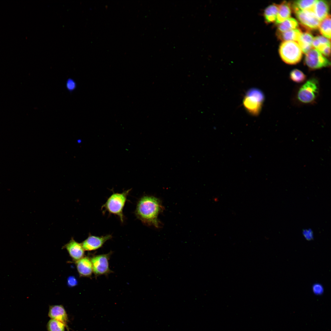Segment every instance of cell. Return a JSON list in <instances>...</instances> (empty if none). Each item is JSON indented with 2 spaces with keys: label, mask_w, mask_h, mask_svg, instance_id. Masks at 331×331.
Returning a JSON list of instances; mask_svg holds the SVG:
<instances>
[{
  "label": "cell",
  "mask_w": 331,
  "mask_h": 331,
  "mask_svg": "<svg viewBox=\"0 0 331 331\" xmlns=\"http://www.w3.org/2000/svg\"><path fill=\"white\" fill-rule=\"evenodd\" d=\"M291 10L290 3L286 1H283L279 5V10L276 23L278 24L285 20L290 17Z\"/></svg>",
  "instance_id": "cell-15"
},
{
  "label": "cell",
  "mask_w": 331,
  "mask_h": 331,
  "mask_svg": "<svg viewBox=\"0 0 331 331\" xmlns=\"http://www.w3.org/2000/svg\"><path fill=\"white\" fill-rule=\"evenodd\" d=\"M72 258L76 261L83 257L84 251L81 243H79L72 238L64 246Z\"/></svg>",
  "instance_id": "cell-10"
},
{
  "label": "cell",
  "mask_w": 331,
  "mask_h": 331,
  "mask_svg": "<svg viewBox=\"0 0 331 331\" xmlns=\"http://www.w3.org/2000/svg\"><path fill=\"white\" fill-rule=\"evenodd\" d=\"M66 86L67 89L68 91L72 92L76 88L77 84L73 79L69 78L66 81Z\"/></svg>",
  "instance_id": "cell-25"
},
{
  "label": "cell",
  "mask_w": 331,
  "mask_h": 331,
  "mask_svg": "<svg viewBox=\"0 0 331 331\" xmlns=\"http://www.w3.org/2000/svg\"><path fill=\"white\" fill-rule=\"evenodd\" d=\"M77 268L79 274L82 276H91L93 272L92 263L89 257H83L76 261Z\"/></svg>",
  "instance_id": "cell-11"
},
{
  "label": "cell",
  "mask_w": 331,
  "mask_h": 331,
  "mask_svg": "<svg viewBox=\"0 0 331 331\" xmlns=\"http://www.w3.org/2000/svg\"><path fill=\"white\" fill-rule=\"evenodd\" d=\"M277 32H283L296 29L298 26L297 21L294 18L290 17L278 24Z\"/></svg>",
  "instance_id": "cell-20"
},
{
  "label": "cell",
  "mask_w": 331,
  "mask_h": 331,
  "mask_svg": "<svg viewBox=\"0 0 331 331\" xmlns=\"http://www.w3.org/2000/svg\"><path fill=\"white\" fill-rule=\"evenodd\" d=\"M67 283L69 287H73L77 284L78 281L75 277L70 276L67 279Z\"/></svg>",
  "instance_id": "cell-27"
},
{
  "label": "cell",
  "mask_w": 331,
  "mask_h": 331,
  "mask_svg": "<svg viewBox=\"0 0 331 331\" xmlns=\"http://www.w3.org/2000/svg\"><path fill=\"white\" fill-rule=\"evenodd\" d=\"M162 209L159 199L153 196H145L138 201L135 213L143 223L158 227L159 223L158 217Z\"/></svg>",
  "instance_id": "cell-1"
},
{
  "label": "cell",
  "mask_w": 331,
  "mask_h": 331,
  "mask_svg": "<svg viewBox=\"0 0 331 331\" xmlns=\"http://www.w3.org/2000/svg\"><path fill=\"white\" fill-rule=\"evenodd\" d=\"M131 190L129 189L120 193H113L102 206V209L110 214L118 216L123 223L124 220L123 209L127 196Z\"/></svg>",
  "instance_id": "cell-3"
},
{
  "label": "cell",
  "mask_w": 331,
  "mask_h": 331,
  "mask_svg": "<svg viewBox=\"0 0 331 331\" xmlns=\"http://www.w3.org/2000/svg\"><path fill=\"white\" fill-rule=\"evenodd\" d=\"M282 60L289 64H295L301 60L302 52L298 44L293 41H285L280 45L279 49Z\"/></svg>",
  "instance_id": "cell-4"
},
{
  "label": "cell",
  "mask_w": 331,
  "mask_h": 331,
  "mask_svg": "<svg viewBox=\"0 0 331 331\" xmlns=\"http://www.w3.org/2000/svg\"><path fill=\"white\" fill-rule=\"evenodd\" d=\"M305 62L311 70H317L329 66L330 62L317 49L313 48L306 55Z\"/></svg>",
  "instance_id": "cell-5"
},
{
  "label": "cell",
  "mask_w": 331,
  "mask_h": 331,
  "mask_svg": "<svg viewBox=\"0 0 331 331\" xmlns=\"http://www.w3.org/2000/svg\"><path fill=\"white\" fill-rule=\"evenodd\" d=\"M112 237L111 234L101 236L90 235L81 244L85 250H94L102 247L107 241L111 239Z\"/></svg>",
  "instance_id": "cell-8"
},
{
  "label": "cell",
  "mask_w": 331,
  "mask_h": 331,
  "mask_svg": "<svg viewBox=\"0 0 331 331\" xmlns=\"http://www.w3.org/2000/svg\"><path fill=\"white\" fill-rule=\"evenodd\" d=\"M48 314L51 319L56 320L64 323L67 329H68L67 325L68 316L63 306L60 305L50 306Z\"/></svg>",
  "instance_id": "cell-9"
},
{
  "label": "cell",
  "mask_w": 331,
  "mask_h": 331,
  "mask_svg": "<svg viewBox=\"0 0 331 331\" xmlns=\"http://www.w3.org/2000/svg\"><path fill=\"white\" fill-rule=\"evenodd\" d=\"M246 96L260 103H263L264 96L262 92L257 88H252L246 93Z\"/></svg>",
  "instance_id": "cell-23"
},
{
  "label": "cell",
  "mask_w": 331,
  "mask_h": 331,
  "mask_svg": "<svg viewBox=\"0 0 331 331\" xmlns=\"http://www.w3.org/2000/svg\"><path fill=\"white\" fill-rule=\"evenodd\" d=\"M289 77L292 81L297 83L304 82L306 78V75L298 69L292 70L290 73Z\"/></svg>",
  "instance_id": "cell-24"
},
{
  "label": "cell",
  "mask_w": 331,
  "mask_h": 331,
  "mask_svg": "<svg viewBox=\"0 0 331 331\" xmlns=\"http://www.w3.org/2000/svg\"><path fill=\"white\" fill-rule=\"evenodd\" d=\"M320 91L319 80L312 77L305 81L298 89L296 97L300 103L310 104L314 103L318 98Z\"/></svg>",
  "instance_id": "cell-2"
},
{
  "label": "cell",
  "mask_w": 331,
  "mask_h": 331,
  "mask_svg": "<svg viewBox=\"0 0 331 331\" xmlns=\"http://www.w3.org/2000/svg\"><path fill=\"white\" fill-rule=\"evenodd\" d=\"M110 253L95 256L90 259L93 272L97 276L106 275L111 272L109 266Z\"/></svg>",
  "instance_id": "cell-7"
},
{
  "label": "cell",
  "mask_w": 331,
  "mask_h": 331,
  "mask_svg": "<svg viewBox=\"0 0 331 331\" xmlns=\"http://www.w3.org/2000/svg\"><path fill=\"white\" fill-rule=\"evenodd\" d=\"M331 17L330 15H328L325 19L321 21L318 28L321 33L325 38L330 39L331 37Z\"/></svg>",
  "instance_id": "cell-21"
},
{
  "label": "cell",
  "mask_w": 331,
  "mask_h": 331,
  "mask_svg": "<svg viewBox=\"0 0 331 331\" xmlns=\"http://www.w3.org/2000/svg\"><path fill=\"white\" fill-rule=\"evenodd\" d=\"M329 5L325 0H317L313 8V11L321 21L328 15Z\"/></svg>",
  "instance_id": "cell-12"
},
{
  "label": "cell",
  "mask_w": 331,
  "mask_h": 331,
  "mask_svg": "<svg viewBox=\"0 0 331 331\" xmlns=\"http://www.w3.org/2000/svg\"><path fill=\"white\" fill-rule=\"evenodd\" d=\"M316 0H300L294 1L292 5L294 12L307 9H313Z\"/></svg>",
  "instance_id": "cell-19"
},
{
  "label": "cell",
  "mask_w": 331,
  "mask_h": 331,
  "mask_svg": "<svg viewBox=\"0 0 331 331\" xmlns=\"http://www.w3.org/2000/svg\"><path fill=\"white\" fill-rule=\"evenodd\" d=\"M314 37L313 35L309 32L302 33L301 35L297 41L298 44L300 47L302 51L306 54L312 48V42Z\"/></svg>",
  "instance_id": "cell-14"
},
{
  "label": "cell",
  "mask_w": 331,
  "mask_h": 331,
  "mask_svg": "<svg viewBox=\"0 0 331 331\" xmlns=\"http://www.w3.org/2000/svg\"><path fill=\"white\" fill-rule=\"evenodd\" d=\"M303 234L306 240H310L313 238V234L311 230H306L304 231Z\"/></svg>",
  "instance_id": "cell-28"
},
{
  "label": "cell",
  "mask_w": 331,
  "mask_h": 331,
  "mask_svg": "<svg viewBox=\"0 0 331 331\" xmlns=\"http://www.w3.org/2000/svg\"><path fill=\"white\" fill-rule=\"evenodd\" d=\"M279 10V5L273 3L267 6L264 10L263 15L267 23L276 21Z\"/></svg>",
  "instance_id": "cell-17"
},
{
  "label": "cell",
  "mask_w": 331,
  "mask_h": 331,
  "mask_svg": "<svg viewBox=\"0 0 331 331\" xmlns=\"http://www.w3.org/2000/svg\"><path fill=\"white\" fill-rule=\"evenodd\" d=\"M66 325L62 322L55 319H51L47 325L48 331H65Z\"/></svg>",
  "instance_id": "cell-22"
},
{
  "label": "cell",
  "mask_w": 331,
  "mask_h": 331,
  "mask_svg": "<svg viewBox=\"0 0 331 331\" xmlns=\"http://www.w3.org/2000/svg\"><path fill=\"white\" fill-rule=\"evenodd\" d=\"M330 40L322 36H318L314 38L312 46L321 53L328 47H330Z\"/></svg>",
  "instance_id": "cell-18"
},
{
  "label": "cell",
  "mask_w": 331,
  "mask_h": 331,
  "mask_svg": "<svg viewBox=\"0 0 331 331\" xmlns=\"http://www.w3.org/2000/svg\"><path fill=\"white\" fill-rule=\"evenodd\" d=\"M312 290L314 294L316 295H320L323 293L324 288L321 284L316 283L313 285Z\"/></svg>",
  "instance_id": "cell-26"
},
{
  "label": "cell",
  "mask_w": 331,
  "mask_h": 331,
  "mask_svg": "<svg viewBox=\"0 0 331 331\" xmlns=\"http://www.w3.org/2000/svg\"><path fill=\"white\" fill-rule=\"evenodd\" d=\"M302 32L298 29L290 30L283 32H277L278 38L283 41H297L299 38Z\"/></svg>",
  "instance_id": "cell-16"
},
{
  "label": "cell",
  "mask_w": 331,
  "mask_h": 331,
  "mask_svg": "<svg viewBox=\"0 0 331 331\" xmlns=\"http://www.w3.org/2000/svg\"><path fill=\"white\" fill-rule=\"evenodd\" d=\"M262 104L246 96L243 100V105L245 109L251 114L255 116L260 113Z\"/></svg>",
  "instance_id": "cell-13"
},
{
  "label": "cell",
  "mask_w": 331,
  "mask_h": 331,
  "mask_svg": "<svg viewBox=\"0 0 331 331\" xmlns=\"http://www.w3.org/2000/svg\"><path fill=\"white\" fill-rule=\"evenodd\" d=\"M296 17L301 24L310 30L318 28L321 21L311 9H307L295 12Z\"/></svg>",
  "instance_id": "cell-6"
}]
</instances>
